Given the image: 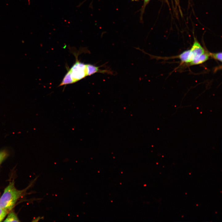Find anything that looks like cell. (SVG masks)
I'll use <instances>...</instances> for the list:
<instances>
[{"label": "cell", "instance_id": "cell-3", "mask_svg": "<svg viewBox=\"0 0 222 222\" xmlns=\"http://www.w3.org/2000/svg\"><path fill=\"white\" fill-rule=\"evenodd\" d=\"M205 52L204 48L196 40H195L190 49L189 63L195 58Z\"/></svg>", "mask_w": 222, "mask_h": 222}, {"label": "cell", "instance_id": "cell-11", "mask_svg": "<svg viewBox=\"0 0 222 222\" xmlns=\"http://www.w3.org/2000/svg\"><path fill=\"white\" fill-rule=\"evenodd\" d=\"M9 212L6 209L0 208V222L2 221Z\"/></svg>", "mask_w": 222, "mask_h": 222}, {"label": "cell", "instance_id": "cell-10", "mask_svg": "<svg viewBox=\"0 0 222 222\" xmlns=\"http://www.w3.org/2000/svg\"><path fill=\"white\" fill-rule=\"evenodd\" d=\"M9 155L7 151L5 150L0 151V164Z\"/></svg>", "mask_w": 222, "mask_h": 222}, {"label": "cell", "instance_id": "cell-9", "mask_svg": "<svg viewBox=\"0 0 222 222\" xmlns=\"http://www.w3.org/2000/svg\"><path fill=\"white\" fill-rule=\"evenodd\" d=\"M209 56L212 57L215 59L216 60L220 62L222 61V52H219L216 53H209Z\"/></svg>", "mask_w": 222, "mask_h": 222}, {"label": "cell", "instance_id": "cell-4", "mask_svg": "<svg viewBox=\"0 0 222 222\" xmlns=\"http://www.w3.org/2000/svg\"><path fill=\"white\" fill-rule=\"evenodd\" d=\"M100 66H97L90 64H86L87 76H90L96 73H101L103 74H107L114 75L113 71L110 69H101Z\"/></svg>", "mask_w": 222, "mask_h": 222}, {"label": "cell", "instance_id": "cell-7", "mask_svg": "<svg viewBox=\"0 0 222 222\" xmlns=\"http://www.w3.org/2000/svg\"><path fill=\"white\" fill-rule=\"evenodd\" d=\"M6 218L4 222H19V220L15 213L10 210L8 213Z\"/></svg>", "mask_w": 222, "mask_h": 222}, {"label": "cell", "instance_id": "cell-2", "mask_svg": "<svg viewBox=\"0 0 222 222\" xmlns=\"http://www.w3.org/2000/svg\"><path fill=\"white\" fill-rule=\"evenodd\" d=\"M86 64L79 61L77 58L75 63L69 70L75 82L87 76Z\"/></svg>", "mask_w": 222, "mask_h": 222}, {"label": "cell", "instance_id": "cell-6", "mask_svg": "<svg viewBox=\"0 0 222 222\" xmlns=\"http://www.w3.org/2000/svg\"><path fill=\"white\" fill-rule=\"evenodd\" d=\"M74 83L75 82L71 76L70 72L69 70H68L64 77L59 86H60L66 84H72Z\"/></svg>", "mask_w": 222, "mask_h": 222}, {"label": "cell", "instance_id": "cell-1", "mask_svg": "<svg viewBox=\"0 0 222 222\" xmlns=\"http://www.w3.org/2000/svg\"><path fill=\"white\" fill-rule=\"evenodd\" d=\"M23 193V191L16 189L13 182H10L0 198V208L10 211Z\"/></svg>", "mask_w": 222, "mask_h": 222}, {"label": "cell", "instance_id": "cell-5", "mask_svg": "<svg viewBox=\"0 0 222 222\" xmlns=\"http://www.w3.org/2000/svg\"><path fill=\"white\" fill-rule=\"evenodd\" d=\"M209 56V54L205 52L193 60L189 63L190 65H192L201 64L206 61Z\"/></svg>", "mask_w": 222, "mask_h": 222}, {"label": "cell", "instance_id": "cell-8", "mask_svg": "<svg viewBox=\"0 0 222 222\" xmlns=\"http://www.w3.org/2000/svg\"><path fill=\"white\" fill-rule=\"evenodd\" d=\"M190 50L184 51L180 54L178 57L182 63H189Z\"/></svg>", "mask_w": 222, "mask_h": 222}, {"label": "cell", "instance_id": "cell-12", "mask_svg": "<svg viewBox=\"0 0 222 222\" xmlns=\"http://www.w3.org/2000/svg\"><path fill=\"white\" fill-rule=\"evenodd\" d=\"M150 1V0H144L143 6L142 8V12H143V10H144L146 6L147 5V4L148 3V2Z\"/></svg>", "mask_w": 222, "mask_h": 222}]
</instances>
